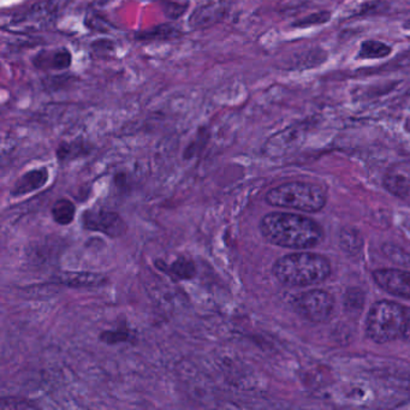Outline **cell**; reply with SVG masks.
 Wrapping results in <instances>:
<instances>
[{
    "mask_svg": "<svg viewBox=\"0 0 410 410\" xmlns=\"http://www.w3.org/2000/svg\"><path fill=\"white\" fill-rule=\"evenodd\" d=\"M263 237L275 246L289 249H308L324 237L321 226L311 218L285 212H272L260 223Z\"/></svg>",
    "mask_w": 410,
    "mask_h": 410,
    "instance_id": "6da1fadb",
    "label": "cell"
},
{
    "mask_svg": "<svg viewBox=\"0 0 410 410\" xmlns=\"http://www.w3.org/2000/svg\"><path fill=\"white\" fill-rule=\"evenodd\" d=\"M272 272L279 283L290 287L323 283L331 275V263L324 255L294 253L278 259Z\"/></svg>",
    "mask_w": 410,
    "mask_h": 410,
    "instance_id": "7a4b0ae2",
    "label": "cell"
},
{
    "mask_svg": "<svg viewBox=\"0 0 410 410\" xmlns=\"http://www.w3.org/2000/svg\"><path fill=\"white\" fill-rule=\"evenodd\" d=\"M326 193L320 185L307 182H289L271 189L265 197L268 205L316 213L326 205Z\"/></svg>",
    "mask_w": 410,
    "mask_h": 410,
    "instance_id": "3957f363",
    "label": "cell"
},
{
    "mask_svg": "<svg viewBox=\"0 0 410 410\" xmlns=\"http://www.w3.org/2000/svg\"><path fill=\"white\" fill-rule=\"evenodd\" d=\"M406 307L383 299L375 302L367 316V336L375 343H390L402 338Z\"/></svg>",
    "mask_w": 410,
    "mask_h": 410,
    "instance_id": "277c9868",
    "label": "cell"
},
{
    "mask_svg": "<svg viewBox=\"0 0 410 410\" xmlns=\"http://www.w3.org/2000/svg\"><path fill=\"white\" fill-rule=\"evenodd\" d=\"M69 4V0H42L20 13H13L8 18L4 28L16 33L42 32L51 28L62 16L63 11ZM8 30V32H10Z\"/></svg>",
    "mask_w": 410,
    "mask_h": 410,
    "instance_id": "5b68a950",
    "label": "cell"
},
{
    "mask_svg": "<svg viewBox=\"0 0 410 410\" xmlns=\"http://www.w3.org/2000/svg\"><path fill=\"white\" fill-rule=\"evenodd\" d=\"M296 311L312 323H326L333 318L335 299L330 292L313 289L302 292L294 299Z\"/></svg>",
    "mask_w": 410,
    "mask_h": 410,
    "instance_id": "8992f818",
    "label": "cell"
},
{
    "mask_svg": "<svg viewBox=\"0 0 410 410\" xmlns=\"http://www.w3.org/2000/svg\"><path fill=\"white\" fill-rule=\"evenodd\" d=\"M374 282L390 295L410 299V272L397 268H383L373 272Z\"/></svg>",
    "mask_w": 410,
    "mask_h": 410,
    "instance_id": "52a82bcc",
    "label": "cell"
},
{
    "mask_svg": "<svg viewBox=\"0 0 410 410\" xmlns=\"http://www.w3.org/2000/svg\"><path fill=\"white\" fill-rule=\"evenodd\" d=\"M83 225L116 237L123 234L125 224L118 214L108 211H88L83 214Z\"/></svg>",
    "mask_w": 410,
    "mask_h": 410,
    "instance_id": "ba28073f",
    "label": "cell"
},
{
    "mask_svg": "<svg viewBox=\"0 0 410 410\" xmlns=\"http://www.w3.org/2000/svg\"><path fill=\"white\" fill-rule=\"evenodd\" d=\"M226 16V6L220 1H209L200 5L189 16L188 25L192 29H206L222 21Z\"/></svg>",
    "mask_w": 410,
    "mask_h": 410,
    "instance_id": "9c48e42d",
    "label": "cell"
},
{
    "mask_svg": "<svg viewBox=\"0 0 410 410\" xmlns=\"http://www.w3.org/2000/svg\"><path fill=\"white\" fill-rule=\"evenodd\" d=\"M34 66L42 70H66L73 64V54L66 47L42 51L34 57Z\"/></svg>",
    "mask_w": 410,
    "mask_h": 410,
    "instance_id": "30bf717a",
    "label": "cell"
},
{
    "mask_svg": "<svg viewBox=\"0 0 410 410\" xmlns=\"http://www.w3.org/2000/svg\"><path fill=\"white\" fill-rule=\"evenodd\" d=\"M49 181V171L47 168H35L25 173L16 182L13 187V195L20 197L25 194L32 193L37 189H40Z\"/></svg>",
    "mask_w": 410,
    "mask_h": 410,
    "instance_id": "8fae6325",
    "label": "cell"
},
{
    "mask_svg": "<svg viewBox=\"0 0 410 410\" xmlns=\"http://www.w3.org/2000/svg\"><path fill=\"white\" fill-rule=\"evenodd\" d=\"M181 37V30L173 25H156L154 28L142 30L136 34V39L139 42H168L173 40L176 37Z\"/></svg>",
    "mask_w": 410,
    "mask_h": 410,
    "instance_id": "7c38bea8",
    "label": "cell"
},
{
    "mask_svg": "<svg viewBox=\"0 0 410 410\" xmlns=\"http://www.w3.org/2000/svg\"><path fill=\"white\" fill-rule=\"evenodd\" d=\"M392 54V47L378 40H365L360 46L357 59H382Z\"/></svg>",
    "mask_w": 410,
    "mask_h": 410,
    "instance_id": "4fadbf2b",
    "label": "cell"
},
{
    "mask_svg": "<svg viewBox=\"0 0 410 410\" xmlns=\"http://www.w3.org/2000/svg\"><path fill=\"white\" fill-rule=\"evenodd\" d=\"M75 205L68 199H62L54 202L52 207V217L54 222L61 224V225H68L74 220L75 218Z\"/></svg>",
    "mask_w": 410,
    "mask_h": 410,
    "instance_id": "5bb4252c",
    "label": "cell"
},
{
    "mask_svg": "<svg viewBox=\"0 0 410 410\" xmlns=\"http://www.w3.org/2000/svg\"><path fill=\"white\" fill-rule=\"evenodd\" d=\"M340 241L342 248L349 254H356L362 248L361 235L355 229L343 230Z\"/></svg>",
    "mask_w": 410,
    "mask_h": 410,
    "instance_id": "9a60e30c",
    "label": "cell"
},
{
    "mask_svg": "<svg viewBox=\"0 0 410 410\" xmlns=\"http://www.w3.org/2000/svg\"><path fill=\"white\" fill-rule=\"evenodd\" d=\"M105 278L101 275H92V273H74L66 275V282L70 287H95L99 284H103Z\"/></svg>",
    "mask_w": 410,
    "mask_h": 410,
    "instance_id": "2e32d148",
    "label": "cell"
},
{
    "mask_svg": "<svg viewBox=\"0 0 410 410\" xmlns=\"http://www.w3.org/2000/svg\"><path fill=\"white\" fill-rule=\"evenodd\" d=\"M87 153V144L81 141L62 144L57 149V156L61 160L74 159L76 156H83Z\"/></svg>",
    "mask_w": 410,
    "mask_h": 410,
    "instance_id": "e0dca14e",
    "label": "cell"
},
{
    "mask_svg": "<svg viewBox=\"0 0 410 410\" xmlns=\"http://www.w3.org/2000/svg\"><path fill=\"white\" fill-rule=\"evenodd\" d=\"M333 13L324 10V11H318V13H311L308 16L301 18L299 21H296L292 27L295 28H309V27H314V25H325L331 20Z\"/></svg>",
    "mask_w": 410,
    "mask_h": 410,
    "instance_id": "ac0fdd59",
    "label": "cell"
},
{
    "mask_svg": "<svg viewBox=\"0 0 410 410\" xmlns=\"http://www.w3.org/2000/svg\"><path fill=\"white\" fill-rule=\"evenodd\" d=\"M385 185L389 192L397 195V197H406L408 194V189H409V185L406 183V180L399 176L387 177Z\"/></svg>",
    "mask_w": 410,
    "mask_h": 410,
    "instance_id": "d6986e66",
    "label": "cell"
},
{
    "mask_svg": "<svg viewBox=\"0 0 410 410\" xmlns=\"http://www.w3.org/2000/svg\"><path fill=\"white\" fill-rule=\"evenodd\" d=\"M173 272L175 275L178 277V278L181 279H189L194 277L195 275V266H194V263L192 261H188V260H185V259H181V260H178L176 263H173Z\"/></svg>",
    "mask_w": 410,
    "mask_h": 410,
    "instance_id": "ffe728a7",
    "label": "cell"
},
{
    "mask_svg": "<svg viewBox=\"0 0 410 410\" xmlns=\"http://www.w3.org/2000/svg\"><path fill=\"white\" fill-rule=\"evenodd\" d=\"M187 6H183V5L180 4V3H170V1H165L163 3V8H164V13L168 18H178L181 16L182 13H185V10Z\"/></svg>",
    "mask_w": 410,
    "mask_h": 410,
    "instance_id": "44dd1931",
    "label": "cell"
},
{
    "mask_svg": "<svg viewBox=\"0 0 410 410\" xmlns=\"http://www.w3.org/2000/svg\"><path fill=\"white\" fill-rule=\"evenodd\" d=\"M101 340L107 342L108 344L112 343H117V342H124L128 340L127 331H108V333H104L101 335Z\"/></svg>",
    "mask_w": 410,
    "mask_h": 410,
    "instance_id": "7402d4cb",
    "label": "cell"
},
{
    "mask_svg": "<svg viewBox=\"0 0 410 410\" xmlns=\"http://www.w3.org/2000/svg\"><path fill=\"white\" fill-rule=\"evenodd\" d=\"M402 340L410 342V307H406L404 325H403Z\"/></svg>",
    "mask_w": 410,
    "mask_h": 410,
    "instance_id": "603a6c76",
    "label": "cell"
}]
</instances>
